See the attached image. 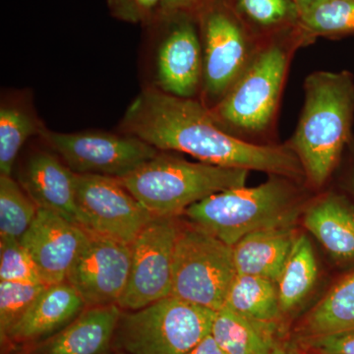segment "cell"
<instances>
[{
    "instance_id": "cell-1",
    "label": "cell",
    "mask_w": 354,
    "mask_h": 354,
    "mask_svg": "<svg viewBox=\"0 0 354 354\" xmlns=\"http://www.w3.org/2000/svg\"><path fill=\"white\" fill-rule=\"evenodd\" d=\"M127 135L158 151L187 153L199 162L305 180L299 160L288 144H256L234 136L216 123L202 102L147 88L121 122Z\"/></svg>"
},
{
    "instance_id": "cell-2",
    "label": "cell",
    "mask_w": 354,
    "mask_h": 354,
    "mask_svg": "<svg viewBox=\"0 0 354 354\" xmlns=\"http://www.w3.org/2000/svg\"><path fill=\"white\" fill-rule=\"evenodd\" d=\"M308 46L299 27L266 37L241 76L209 109L220 127L234 136L263 144L274 133L281 95L293 55Z\"/></svg>"
},
{
    "instance_id": "cell-3",
    "label": "cell",
    "mask_w": 354,
    "mask_h": 354,
    "mask_svg": "<svg viewBox=\"0 0 354 354\" xmlns=\"http://www.w3.org/2000/svg\"><path fill=\"white\" fill-rule=\"evenodd\" d=\"M304 94L297 129L286 144L299 160L305 180L320 188L334 174L353 141V74L314 72L305 79Z\"/></svg>"
},
{
    "instance_id": "cell-4",
    "label": "cell",
    "mask_w": 354,
    "mask_h": 354,
    "mask_svg": "<svg viewBox=\"0 0 354 354\" xmlns=\"http://www.w3.org/2000/svg\"><path fill=\"white\" fill-rule=\"evenodd\" d=\"M299 181L271 176L255 187L221 191L185 212L191 223L234 246L247 234L268 228L291 227L304 206Z\"/></svg>"
},
{
    "instance_id": "cell-5",
    "label": "cell",
    "mask_w": 354,
    "mask_h": 354,
    "mask_svg": "<svg viewBox=\"0 0 354 354\" xmlns=\"http://www.w3.org/2000/svg\"><path fill=\"white\" fill-rule=\"evenodd\" d=\"M249 172L160 153L118 180L153 216H178L211 195L243 187Z\"/></svg>"
},
{
    "instance_id": "cell-6",
    "label": "cell",
    "mask_w": 354,
    "mask_h": 354,
    "mask_svg": "<svg viewBox=\"0 0 354 354\" xmlns=\"http://www.w3.org/2000/svg\"><path fill=\"white\" fill-rule=\"evenodd\" d=\"M216 314L169 295L121 314L114 339L127 354H188L211 334Z\"/></svg>"
},
{
    "instance_id": "cell-7",
    "label": "cell",
    "mask_w": 354,
    "mask_h": 354,
    "mask_svg": "<svg viewBox=\"0 0 354 354\" xmlns=\"http://www.w3.org/2000/svg\"><path fill=\"white\" fill-rule=\"evenodd\" d=\"M236 276L232 247L190 223L174 248L171 297L218 311Z\"/></svg>"
},
{
    "instance_id": "cell-8",
    "label": "cell",
    "mask_w": 354,
    "mask_h": 354,
    "mask_svg": "<svg viewBox=\"0 0 354 354\" xmlns=\"http://www.w3.org/2000/svg\"><path fill=\"white\" fill-rule=\"evenodd\" d=\"M197 20L203 46L201 88L212 108L243 73L262 39L244 24L227 0L212 2Z\"/></svg>"
},
{
    "instance_id": "cell-9",
    "label": "cell",
    "mask_w": 354,
    "mask_h": 354,
    "mask_svg": "<svg viewBox=\"0 0 354 354\" xmlns=\"http://www.w3.org/2000/svg\"><path fill=\"white\" fill-rule=\"evenodd\" d=\"M39 133L67 167L78 174L123 178L160 153L155 147L132 135L57 133L44 129Z\"/></svg>"
},
{
    "instance_id": "cell-10",
    "label": "cell",
    "mask_w": 354,
    "mask_h": 354,
    "mask_svg": "<svg viewBox=\"0 0 354 354\" xmlns=\"http://www.w3.org/2000/svg\"><path fill=\"white\" fill-rule=\"evenodd\" d=\"M178 216H155L131 244V267L118 306L136 311L169 297Z\"/></svg>"
},
{
    "instance_id": "cell-11",
    "label": "cell",
    "mask_w": 354,
    "mask_h": 354,
    "mask_svg": "<svg viewBox=\"0 0 354 354\" xmlns=\"http://www.w3.org/2000/svg\"><path fill=\"white\" fill-rule=\"evenodd\" d=\"M83 228L131 245L155 216L114 177L75 174Z\"/></svg>"
},
{
    "instance_id": "cell-12",
    "label": "cell",
    "mask_w": 354,
    "mask_h": 354,
    "mask_svg": "<svg viewBox=\"0 0 354 354\" xmlns=\"http://www.w3.org/2000/svg\"><path fill=\"white\" fill-rule=\"evenodd\" d=\"M131 245L88 232L66 281L86 306L118 304L129 279Z\"/></svg>"
},
{
    "instance_id": "cell-13",
    "label": "cell",
    "mask_w": 354,
    "mask_h": 354,
    "mask_svg": "<svg viewBox=\"0 0 354 354\" xmlns=\"http://www.w3.org/2000/svg\"><path fill=\"white\" fill-rule=\"evenodd\" d=\"M158 19L165 25L157 57L158 88L176 97L194 99L203 80V46L197 17L178 13Z\"/></svg>"
},
{
    "instance_id": "cell-14",
    "label": "cell",
    "mask_w": 354,
    "mask_h": 354,
    "mask_svg": "<svg viewBox=\"0 0 354 354\" xmlns=\"http://www.w3.org/2000/svg\"><path fill=\"white\" fill-rule=\"evenodd\" d=\"M88 232L50 209H38L36 218L20 239L46 286L66 281L70 268Z\"/></svg>"
},
{
    "instance_id": "cell-15",
    "label": "cell",
    "mask_w": 354,
    "mask_h": 354,
    "mask_svg": "<svg viewBox=\"0 0 354 354\" xmlns=\"http://www.w3.org/2000/svg\"><path fill=\"white\" fill-rule=\"evenodd\" d=\"M20 181L38 208L50 209L83 228L76 198L75 172L55 156L32 155L23 169Z\"/></svg>"
},
{
    "instance_id": "cell-16",
    "label": "cell",
    "mask_w": 354,
    "mask_h": 354,
    "mask_svg": "<svg viewBox=\"0 0 354 354\" xmlns=\"http://www.w3.org/2000/svg\"><path fill=\"white\" fill-rule=\"evenodd\" d=\"M85 306L82 298L67 281L46 286L9 332L7 339L30 342L50 335L66 327Z\"/></svg>"
},
{
    "instance_id": "cell-17",
    "label": "cell",
    "mask_w": 354,
    "mask_h": 354,
    "mask_svg": "<svg viewBox=\"0 0 354 354\" xmlns=\"http://www.w3.org/2000/svg\"><path fill=\"white\" fill-rule=\"evenodd\" d=\"M118 305L90 307L34 354H104L121 316Z\"/></svg>"
},
{
    "instance_id": "cell-18",
    "label": "cell",
    "mask_w": 354,
    "mask_h": 354,
    "mask_svg": "<svg viewBox=\"0 0 354 354\" xmlns=\"http://www.w3.org/2000/svg\"><path fill=\"white\" fill-rule=\"evenodd\" d=\"M304 223L335 260L354 263V207L329 193L305 209Z\"/></svg>"
},
{
    "instance_id": "cell-19",
    "label": "cell",
    "mask_w": 354,
    "mask_h": 354,
    "mask_svg": "<svg viewBox=\"0 0 354 354\" xmlns=\"http://www.w3.org/2000/svg\"><path fill=\"white\" fill-rule=\"evenodd\" d=\"M297 236L293 225L247 234L232 246L236 274L278 283Z\"/></svg>"
},
{
    "instance_id": "cell-20",
    "label": "cell",
    "mask_w": 354,
    "mask_h": 354,
    "mask_svg": "<svg viewBox=\"0 0 354 354\" xmlns=\"http://www.w3.org/2000/svg\"><path fill=\"white\" fill-rule=\"evenodd\" d=\"M211 334L228 354H272L279 346L277 322L247 318L227 307L216 311Z\"/></svg>"
},
{
    "instance_id": "cell-21",
    "label": "cell",
    "mask_w": 354,
    "mask_h": 354,
    "mask_svg": "<svg viewBox=\"0 0 354 354\" xmlns=\"http://www.w3.org/2000/svg\"><path fill=\"white\" fill-rule=\"evenodd\" d=\"M223 307L247 318L277 322L281 317L278 286L270 279L236 274Z\"/></svg>"
},
{
    "instance_id": "cell-22",
    "label": "cell",
    "mask_w": 354,
    "mask_h": 354,
    "mask_svg": "<svg viewBox=\"0 0 354 354\" xmlns=\"http://www.w3.org/2000/svg\"><path fill=\"white\" fill-rule=\"evenodd\" d=\"M317 277L318 267L311 242L306 235H298L277 283L281 313L292 311L304 302L315 286Z\"/></svg>"
},
{
    "instance_id": "cell-23",
    "label": "cell",
    "mask_w": 354,
    "mask_h": 354,
    "mask_svg": "<svg viewBox=\"0 0 354 354\" xmlns=\"http://www.w3.org/2000/svg\"><path fill=\"white\" fill-rule=\"evenodd\" d=\"M353 329L354 272L335 283L304 321L308 337Z\"/></svg>"
},
{
    "instance_id": "cell-24",
    "label": "cell",
    "mask_w": 354,
    "mask_h": 354,
    "mask_svg": "<svg viewBox=\"0 0 354 354\" xmlns=\"http://www.w3.org/2000/svg\"><path fill=\"white\" fill-rule=\"evenodd\" d=\"M255 36L263 39L299 25V9L293 0H227Z\"/></svg>"
},
{
    "instance_id": "cell-25",
    "label": "cell",
    "mask_w": 354,
    "mask_h": 354,
    "mask_svg": "<svg viewBox=\"0 0 354 354\" xmlns=\"http://www.w3.org/2000/svg\"><path fill=\"white\" fill-rule=\"evenodd\" d=\"M298 27L308 44L354 35V0H325L301 13Z\"/></svg>"
},
{
    "instance_id": "cell-26",
    "label": "cell",
    "mask_w": 354,
    "mask_h": 354,
    "mask_svg": "<svg viewBox=\"0 0 354 354\" xmlns=\"http://www.w3.org/2000/svg\"><path fill=\"white\" fill-rule=\"evenodd\" d=\"M12 177L0 176V239H20L32 225L38 206Z\"/></svg>"
},
{
    "instance_id": "cell-27",
    "label": "cell",
    "mask_w": 354,
    "mask_h": 354,
    "mask_svg": "<svg viewBox=\"0 0 354 354\" xmlns=\"http://www.w3.org/2000/svg\"><path fill=\"white\" fill-rule=\"evenodd\" d=\"M36 120L16 108L0 111V176H11L21 149L29 137L41 132Z\"/></svg>"
},
{
    "instance_id": "cell-28",
    "label": "cell",
    "mask_w": 354,
    "mask_h": 354,
    "mask_svg": "<svg viewBox=\"0 0 354 354\" xmlns=\"http://www.w3.org/2000/svg\"><path fill=\"white\" fill-rule=\"evenodd\" d=\"M44 283L0 281V337L7 341L9 332L24 316L46 288Z\"/></svg>"
},
{
    "instance_id": "cell-29",
    "label": "cell",
    "mask_w": 354,
    "mask_h": 354,
    "mask_svg": "<svg viewBox=\"0 0 354 354\" xmlns=\"http://www.w3.org/2000/svg\"><path fill=\"white\" fill-rule=\"evenodd\" d=\"M0 281L44 283L20 239H0Z\"/></svg>"
},
{
    "instance_id": "cell-30",
    "label": "cell",
    "mask_w": 354,
    "mask_h": 354,
    "mask_svg": "<svg viewBox=\"0 0 354 354\" xmlns=\"http://www.w3.org/2000/svg\"><path fill=\"white\" fill-rule=\"evenodd\" d=\"M111 15L131 24H151L160 16L162 0H106Z\"/></svg>"
},
{
    "instance_id": "cell-31",
    "label": "cell",
    "mask_w": 354,
    "mask_h": 354,
    "mask_svg": "<svg viewBox=\"0 0 354 354\" xmlns=\"http://www.w3.org/2000/svg\"><path fill=\"white\" fill-rule=\"evenodd\" d=\"M308 344L319 354H354V329L310 337Z\"/></svg>"
},
{
    "instance_id": "cell-32",
    "label": "cell",
    "mask_w": 354,
    "mask_h": 354,
    "mask_svg": "<svg viewBox=\"0 0 354 354\" xmlns=\"http://www.w3.org/2000/svg\"><path fill=\"white\" fill-rule=\"evenodd\" d=\"M215 0H162L160 16H169L184 13L197 17L205 7Z\"/></svg>"
},
{
    "instance_id": "cell-33",
    "label": "cell",
    "mask_w": 354,
    "mask_h": 354,
    "mask_svg": "<svg viewBox=\"0 0 354 354\" xmlns=\"http://www.w3.org/2000/svg\"><path fill=\"white\" fill-rule=\"evenodd\" d=\"M188 354H228L225 351L218 342L216 341L215 337L209 334L202 339L199 344L195 346L192 351Z\"/></svg>"
},
{
    "instance_id": "cell-34",
    "label": "cell",
    "mask_w": 354,
    "mask_h": 354,
    "mask_svg": "<svg viewBox=\"0 0 354 354\" xmlns=\"http://www.w3.org/2000/svg\"><path fill=\"white\" fill-rule=\"evenodd\" d=\"M293 1L297 4L298 9H299L300 15H301V13H304V11L308 10V9L325 1V0H293Z\"/></svg>"
},
{
    "instance_id": "cell-35",
    "label": "cell",
    "mask_w": 354,
    "mask_h": 354,
    "mask_svg": "<svg viewBox=\"0 0 354 354\" xmlns=\"http://www.w3.org/2000/svg\"><path fill=\"white\" fill-rule=\"evenodd\" d=\"M272 354H297L295 353H293L292 351H290L288 348H281V346H279L278 348H277L276 351H274V353Z\"/></svg>"
},
{
    "instance_id": "cell-36",
    "label": "cell",
    "mask_w": 354,
    "mask_h": 354,
    "mask_svg": "<svg viewBox=\"0 0 354 354\" xmlns=\"http://www.w3.org/2000/svg\"><path fill=\"white\" fill-rule=\"evenodd\" d=\"M351 188H353V193H354V165H353V171H351Z\"/></svg>"
},
{
    "instance_id": "cell-37",
    "label": "cell",
    "mask_w": 354,
    "mask_h": 354,
    "mask_svg": "<svg viewBox=\"0 0 354 354\" xmlns=\"http://www.w3.org/2000/svg\"><path fill=\"white\" fill-rule=\"evenodd\" d=\"M125 354V353H124Z\"/></svg>"
}]
</instances>
